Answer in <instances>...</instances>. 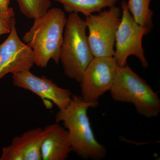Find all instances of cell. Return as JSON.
<instances>
[{"label":"cell","mask_w":160,"mask_h":160,"mask_svg":"<svg viewBox=\"0 0 160 160\" xmlns=\"http://www.w3.org/2000/svg\"><path fill=\"white\" fill-rule=\"evenodd\" d=\"M17 2L21 12L32 19L44 15L52 5L50 0H17Z\"/></svg>","instance_id":"cell-14"},{"label":"cell","mask_w":160,"mask_h":160,"mask_svg":"<svg viewBox=\"0 0 160 160\" xmlns=\"http://www.w3.org/2000/svg\"><path fill=\"white\" fill-rule=\"evenodd\" d=\"M12 79L14 86L39 97L47 109L51 108L54 104L59 110H62L71 102L72 94L70 90L60 87L46 77L35 75L29 70L12 74Z\"/></svg>","instance_id":"cell-8"},{"label":"cell","mask_w":160,"mask_h":160,"mask_svg":"<svg viewBox=\"0 0 160 160\" xmlns=\"http://www.w3.org/2000/svg\"><path fill=\"white\" fill-rule=\"evenodd\" d=\"M10 0H0V12H7L9 7Z\"/></svg>","instance_id":"cell-16"},{"label":"cell","mask_w":160,"mask_h":160,"mask_svg":"<svg viewBox=\"0 0 160 160\" xmlns=\"http://www.w3.org/2000/svg\"><path fill=\"white\" fill-rule=\"evenodd\" d=\"M86 21L78 13L67 18L60 55L66 76L80 83L87 66L93 58L86 31Z\"/></svg>","instance_id":"cell-3"},{"label":"cell","mask_w":160,"mask_h":160,"mask_svg":"<svg viewBox=\"0 0 160 160\" xmlns=\"http://www.w3.org/2000/svg\"><path fill=\"white\" fill-rule=\"evenodd\" d=\"M67 18L60 8L49 9L44 15L34 19L30 30L23 41L30 46L34 56V65L44 68L50 60L58 65Z\"/></svg>","instance_id":"cell-2"},{"label":"cell","mask_w":160,"mask_h":160,"mask_svg":"<svg viewBox=\"0 0 160 160\" xmlns=\"http://www.w3.org/2000/svg\"><path fill=\"white\" fill-rule=\"evenodd\" d=\"M62 5L67 12L81 13L85 16L114 6L119 0H53Z\"/></svg>","instance_id":"cell-12"},{"label":"cell","mask_w":160,"mask_h":160,"mask_svg":"<svg viewBox=\"0 0 160 160\" xmlns=\"http://www.w3.org/2000/svg\"><path fill=\"white\" fill-rule=\"evenodd\" d=\"M48 127L41 146L42 160H66L72 151L68 131L57 122Z\"/></svg>","instance_id":"cell-11"},{"label":"cell","mask_w":160,"mask_h":160,"mask_svg":"<svg viewBox=\"0 0 160 160\" xmlns=\"http://www.w3.org/2000/svg\"><path fill=\"white\" fill-rule=\"evenodd\" d=\"M13 8L10 7L7 12H0V36L9 33L12 23L16 20Z\"/></svg>","instance_id":"cell-15"},{"label":"cell","mask_w":160,"mask_h":160,"mask_svg":"<svg viewBox=\"0 0 160 160\" xmlns=\"http://www.w3.org/2000/svg\"><path fill=\"white\" fill-rule=\"evenodd\" d=\"M34 65L32 49L19 38L15 20L9 36L0 44V79L8 73L29 71Z\"/></svg>","instance_id":"cell-9"},{"label":"cell","mask_w":160,"mask_h":160,"mask_svg":"<svg viewBox=\"0 0 160 160\" xmlns=\"http://www.w3.org/2000/svg\"><path fill=\"white\" fill-rule=\"evenodd\" d=\"M117 102L130 103L138 113L147 118L160 112V99L145 80L127 65L118 66L114 83L110 90Z\"/></svg>","instance_id":"cell-4"},{"label":"cell","mask_w":160,"mask_h":160,"mask_svg":"<svg viewBox=\"0 0 160 160\" xmlns=\"http://www.w3.org/2000/svg\"><path fill=\"white\" fill-rule=\"evenodd\" d=\"M49 127L37 128L15 137L11 144L3 147L0 160H42L41 146Z\"/></svg>","instance_id":"cell-10"},{"label":"cell","mask_w":160,"mask_h":160,"mask_svg":"<svg viewBox=\"0 0 160 160\" xmlns=\"http://www.w3.org/2000/svg\"><path fill=\"white\" fill-rule=\"evenodd\" d=\"M98 106V103L87 102L72 95L69 106L56 116V122H62L67 129L72 151L85 159H102L107 153L106 147L96 138L88 116L89 108Z\"/></svg>","instance_id":"cell-1"},{"label":"cell","mask_w":160,"mask_h":160,"mask_svg":"<svg viewBox=\"0 0 160 160\" xmlns=\"http://www.w3.org/2000/svg\"><path fill=\"white\" fill-rule=\"evenodd\" d=\"M122 16L116 34L115 50L113 57L118 66L127 65V59L130 56L137 58L144 68L149 66L142 47L143 37L151 29L138 24L129 12L127 2L121 4Z\"/></svg>","instance_id":"cell-5"},{"label":"cell","mask_w":160,"mask_h":160,"mask_svg":"<svg viewBox=\"0 0 160 160\" xmlns=\"http://www.w3.org/2000/svg\"><path fill=\"white\" fill-rule=\"evenodd\" d=\"M121 9L114 6L98 14L86 16L88 41L95 58L113 57L116 34L121 19Z\"/></svg>","instance_id":"cell-6"},{"label":"cell","mask_w":160,"mask_h":160,"mask_svg":"<svg viewBox=\"0 0 160 160\" xmlns=\"http://www.w3.org/2000/svg\"><path fill=\"white\" fill-rule=\"evenodd\" d=\"M152 0H128L127 7L136 22L152 29L153 27V11L149 8Z\"/></svg>","instance_id":"cell-13"},{"label":"cell","mask_w":160,"mask_h":160,"mask_svg":"<svg viewBox=\"0 0 160 160\" xmlns=\"http://www.w3.org/2000/svg\"><path fill=\"white\" fill-rule=\"evenodd\" d=\"M118 67L113 57L93 58L80 82L83 101L98 103L100 97L111 89Z\"/></svg>","instance_id":"cell-7"}]
</instances>
